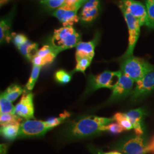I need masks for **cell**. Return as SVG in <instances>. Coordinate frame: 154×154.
I'll list each match as a JSON object with an SVG mask.
<instances>
[{
    "mask_svg": "<svg viewBox=\"0 0 154 154\" xmlns=\"http://www.w3.org/2000/svg\"><path fill=\"white\" fill-rule=\"evenodd\" d=\"M121 70L110 72L106 70L97 75L88 76L86 93H90L101 88L112 89L116 86L121 75Z\"/></svg>",
    "mask_w": 154,
    "mask_h": 154,
    "instance_id": "cell-4",
    "label": "cell"
},
{
    "mask_svg": "<svg viewBox=\"0 0 154 154\" xmlns=\"http://www.w3.org/2000/svg\"><path fill=\"white\" fill-rule=\"evenodd\" d=\"M20 125H11L1 127V134L6 139L13 140L18 137Z\"/></svg>",
    "mask_w": 154,
    "mask_h": 154,
    "instance_id": "cell-20",
    "label": "cell"
},
{
    "mask_svg": "<svg viewBox=\"0 0 154 154\" xmlns=\"http://www.w3.org/2000/svg\"><path fill=\"white\" fill-rule=\"evenodd\" d=\"M144 114V110L141 108L131 110L126 113V115L132 124L133 129L137 136H141L143 134L142 121Z\"/></svg>",
    "mask_w": 154,
    "mask_h": 154,
    "instance_id": "cell-15",
    "label": "cell"
},
{
    "mask_svg": "<svg viewBox=\"0 0 154 154\" xmlns=\"http://www.w3.org/2000/svg\"><path fill=\"white\" fill-rule=\"evenodd\" d=\"M24 91L23 88L16 84H12L3 92L6 97L11 102H14Z\"/></svg>",
    "mask_w": 154,
    "mask_h": 154,
    "instance_id": "cell-21",
    "label": "cell"
},
{
    "mask_svg": "<svg viewBox=\"0 0 154 154\" xmlns=\"http://www.w3.org/2000/svg\"><path fill=\"white\" fill-rule=\"evenodd\" d=\"M114 121V118L87 116L72 124L69 128L68 134L72 138H88L101 132V127L108 125Z\"/></svg>",
    "mask_w": 154,
    "mask_h": 154,
    "instance_id": "cell-1",
    "label": "cell"
},
{
    "mask_svg": "<svg viewBox=\"0 0 154 154\" xmlns=\"http://www.w3.org/2000/svg\"><path fill=\"white\" fill-rule=\"evenodd\" d=\"M99 0H88L83 6L79 18L84 22H91L99 16Z\"/></svg>",
    "mask_w": 154,
    "mask_h": 154,
    "instance_id": "cell-14",
    "label": "cell"
},
{
    "mask_svg": "<svg viewBox=\"0 0 154 154\" xmlns=\"http://www.w3.org/2000/svg\"><path fill=\"white\" fill-rule=\"evenodd\" d=\"M53 128L48 121H42L35 119L25 120L20 126L18 138H33L43 136Z\"/></svg>",
    "mask_w": 154,
    "mask_h": 154,
    "instance_id": "cell-7",
    "label": "cell"
},
{
    "mask_svg": "<svg viewBox=\"0 0 154 154\" xmlns=\"http://www.w3.org/2000/svg\"><path fill=\"white\" fill-rule=\"evenodd\" d=\"M22 122V118L15 114H3L0 116V123L1 127L11 125H20Z\"/></svg>",
    "mask_w": 154,
    "mask_h": 154,
    "instance_id": "cell-19",
    "label": "cell"
},
{
    "mask_svg": "<svg viewBox=\"0 0 154 154\" xmlns=\"http://www.w3.org/2000/svg\"><path fill=\"white\" fill-rule=\"evenodd\" d=\"M145 5L151 28L154 29V0H145Z\"/></svg>",
    "mask_w": 154,
    "mask_h": 154,
    "instance_id": "cell-26",
    "label": "cell"
},
{
    "mask_svg": "<svg viewBox=\"0 0 154 154\" xmlns=\"http://www.w3.org/2000/svg\"><path fill=\"white\" fill-rule=\"evenodd\" d=\"M148 154H154V135L148 142Z\"/></svg>",
    "mask_w": 154,
    "mask_h": 154,
    "instance_id": "cell-31",
    "label": "cell"
},
{
    "mask_svg": "<svg viewBox=\"0 0 154 154\" xmlns=\"http://www.w3.org/2000/svg\"><path fill=\"white\" fill-rule=\"evenodd\" d=\"M81 37L72 26H63L54 30L50 45L60 53L65 50L77 47Z\"/></svg>",
    "mask_w": 154,
    "mask_h": 154,
    "instance_id": "cell-2",
    "label": "cell"
},
{
    "mask_svg": "<svg viewBox=\"0 0 154 154\" xmlns=\"http://www.w3.org/2000/svg\"><path fill=\"white\" fill-rule=\"evenodd\" d=\"M118 5L126 22L129 34L128 48L125 54L122 57V60H123L133 55V51L139 37L141 25L136 18L127 11L121 1L118 2Z\"/></svg>",
    "mask_w": 154,
    "mask_h": 154,
    "instance_id": "cell-5",
    "label": "cell"
},
{
    "mask_svg": "<svg viewBox=\"0 0 154 154\" xmlns=\"http://www.w3.org/2000/svg\"><path fill=\"white\" fill-rule=\"evenodd\" d=\"M134 81L122 72L119 81L116 86L112 89V94L109 101L112 102L121 99L131 95L134 89Z\"/></svg>",
    "mask_w": 154,
    "mask_h": 154,
    "instance_id": "cell-10",
    "label": "cell"
},
{
    "mask_svg": "<svg viewBox=\"0 0 154 154\" xmlns=\"http://www.w3.org/2000/svg\"><path fill=\"white\" fill-rule=\"evenodd\" d=\"M154 89V69L136 82L131 94L133 99H137L149 93Z\"/></svg>",
    "mask_w": 154,
    "mask_h": 154,
    "instance_id": "cell-11",
    "label": "cell"
},
{
    "mask_svg": "<svg viewBox=\"0 0 154 154\" xmlns=\"http://www.w3.org/2000/svg\"><path fill=\"white\" fill-rule=\"evenodd\" d=\"M12 38L13 41L17 48L23 44L28 40V38L26 35L22 34H16L14 33H13L12 34Z\"/></svg>",
    "mask_w": 154,
    "mask_h": 154,
    "instance_id": "cell-30",
    "label": "cell"
},
{
    "mask_svg": "<svg viewBox=\"0 0 154 154\" xmlns=\"http://www.w3.org/2000/svg\"><path fill=\"white\" fill-rule=\"evenodd\" d=\"M113 118L116 123H118L125 131L130 130L133 128L132 124L126 114L117 112L113 116Z\"/></svg>",
    "mask_w": 154,
    "mask_h": 154,
    "instance_id": "cell-23",
    "label": "cell"
},
{
    "mask_svg": "<svg viewBox=\"0 0 154 154\" xmlns=\"http://www.w3.org/2000/svg\"><path fill=\"white\" fill-rule=\"evenodd\" d=\"M97 42V38L88 42H81L76 47L75 57H87L93 60Z\"/></svg>",
    "mask_w": 154,
    "mask_h": 154,
    "instance_id": "cell-16",
    "label": "cell"
},
{
    "mask_svg": "<svg viewBox=\"0 0 154 154\" xmlns=\"http://www.w3.org/2000/svg\"><path fill=\"white\" fill-rule=\"evenodd\" d=\"M17 48L22 55L29 61H32L39 50L38 45L32 42L29 39Z\"/></svg>",
    "mask_w": 154,
    "mask_h": 154,
    "instance_id": "cell-17",
    "label": "cell"
},
{
    "mask_svg": "<svg viewBox=\"0 0 154 154\" xmlns=\"http://www.w3.org/2000/svg\"><path fill=\"white\" fill-rule=\"evenodd\" d=\"M34 113L33 93L24 90L21 99L15 106V114L26 120H30L35 119Z\"/></svg>",
    "mask_w": 154,
    "mask_h": 154,
    "instance_id": "cell-9",
    "label": "cell"
},
{
    "mask_svg": "<svg viewBox=\"0 0 154 154\" xmlns=\"http://www.w3.org/2000/svg\"><path fill=\"white\" fill-rule=\"evenodd\" d=\"M100 131L101 132L105 131H108L113 134H119L124 131L125 130L118 123L116 122V123H111L108 125L101 127L100 128Z\"/></svg>",
    "mask_w": 154,
    "mask_h": 154,
    "instance_id": "cell-29",
    "label": "cell"
},
{
    "mask_svg": "<svg viewBox=\"0 0 154 154\" xmlns=\"http://www.w3.org/2000/svg\"><path fill=\"white\" fill-rule=\"evenodd\" d=\"M41 68V66H36L33 65L30 77L29 78V79L25 86L26 91H30L31 90H33V88L35 86V84L38 79Z\"/></svg>",
    "mask_w": 154,
    "mask_h": 154,
    "instance_id": "cell-24",
    "label": "cell"
},
{
    "mask_svg": "<svg viewBox=\"0 0 154 154\" xmlns=\"http://www.w3.org/2000/svg\"><path fill=\"white\" fill-rule=\"evenodd\" d=\"M55 79L59 83H67L71 81L72 75L64 70H59L55 73Z\"/></svg>",
    "mask_w": 154,
    "mask_h": 154,
    "instance_id": "cell-28",
    "label": "cell"
},
{
    "mask_svg": "<svg viewBox=\"0 0 154 154\" xmlns=\"http://www.w3.org/2000/svg\"></svg>",
    "mask_w": 154,
    "mask_h": 154,
    "instance_id": "cell-34",
    "label": "cell"
},
{
    "mask_svg": "<svg viewBox=\"0 0 154 154\" xmlns=\"http://www.w3.org/2000/svg\"><path fill=\"white\" fill-rule=\"evenodd\" d=\"M121 151L126 154H148V143H145L140 136H137L123 143Z\"/></svg>",
    "mask_w": 154,
    "mask_h": 154,
    "instance_id": "cell-13",
    "label": "cell"
},
{
    "mask_svg": "<svg viewBox=\"0 0 154 154\" xmlns=\"http://www.w3.org/2000/svg\"><path fill=\"white\" fill-rule=\"evenodd\" d=\"M0 112L3 114H15V107L4 95V93L1 94L0 97Z\"/></svg>",
    "mask_w": 154,
    "mask_h": 154,
    "instance_id": "cell-22",
    "label": "cell"
},
{
    "mask_svg": "<svg viewBox=\"0 0 154 154\" xmlns=\"http://www.w3.org/2000/svg\"><path fill=\"white\" fill-rule=\"evenodd\" d=\"M58 54L51 45H46L38 50L32 62L34 65L45 66L51 63Z\"/></svg>",
    "mask_w": 154,
    "mask_h": 154,
    "instance_id": "cell-12",
    "label": "cell"
},
{
    "mask_svg": "<svg viewBox=\"0 0 154 154\" xmlns=\"http://www.w3.org/2000/svg\"><path fill=\"white\" fill-rule=\"evenodd\" d=\"M66 0H42L41 3L47 8L56 10L65 4Z\"/></svg>",
    "mask_w": 154,
    "mask_h": 154,
    "instance_id": "cell-27",
    "label": "cell"
},
{
    "mask_svg": "<svg viewBox=\"0 0 154 154\" xmlns=\"http://www.w3.org/2000/svg\"><path fill=\"white\" fill-rule=\"evenodd\" d=\"M127 11L136 18L141 26L146 25L151 28L146 5L136 0H121Z\"/></svg>",
    "mask_w": 154,
    "mask_h": 154,
    "instance_id": "cell-8",
    "label": "cell"
},
{
    "mask_svg": "<svg viewBox=\"0 0 154 154\" xmlns=\"http://www.w3.org/2000/svg\"><path fill=\"white\" fill-rule=\"evenodd\" d=\"M77 65L73 72H81L85 73V70L90 65L92 59L87 57H75Z\"/></svg>",
    "mask_w": 154,
    "mask_h": 154,
    "instance_id": "cell-25",
    "label": "cell"
},
{
    "mask_svg": "<svg viewBox=\"0 0 154 154\" xmlns=\"http://www.w3.org/2000/svg\"><path fill=\"white\" fill-rule=\"evenodd\" d=\"M10 0H0V4H1V6H2L4 5H5L7 2H8Z\"/></svg>",
    "mask_w": 154,
    "mask_h": 154,
    "instance_id": "cell-32",
    "label": "cell"
},
{
    "mask_svg": "<svg viewBox=\"0 0 154 154\" xmlns=\"http://www.w3.org/2000/svg\"><path fill=\"white\" fill-rule=\"evenodd\" d=\"M122 60L121 71L135 82L154 69V66L147 61L134 55Z\"/></svg>",
    "mask_w": 154,
    "mask_h": 154,
    "instance_id": "cell-3",
    "label": "cell"
},
{
    "mask_svg": "<svg viewBox=\"0 0 154 154\" xmlns=\"http://www.w3.org/2000/svg\"><path fill=\"white\" fill-rule=\"evenodd\" d=\"M88 0H79L72 4H65L53 12L55 17L62 23L63 26H72L79 21L80 18L77 13L79 8Z\"/></svg>",
    "mask_w": 154,
    "mask_h": 154,
    "instance_id": "cell-6",
    "label": "cell"
},
{
    "mask_svg": "<svg viewBox=\"0 0 154 154\" xmlns=\"http://www.w3.org/2000/svg\"><path fill=\"white\" fill-rule=\"evenodd\" d=\"M11 22L7 19L1 20L0 23V40L1 43H9L12 39Z\"/></svg>",
    "mask_w": 154,
    "mask_h": 154,
    "instance_id": "cell-18",
    "label": "cell"
},
{
    "mask_svg": "<svg viewBox=\"0 0 154 154\" xmlns=\"http://www.w3.org/2000/svg\"><path fill=\"white\" fill-rule=\"evenodd\" d=\"M103 154H122L121 153L116 151H112V152H106Z\"/></svg>",
    "mask_w": 154,
    "mask_h": 154,
    "instance_id": "cell-33",
    "label": "cell"
}]
</instances>
